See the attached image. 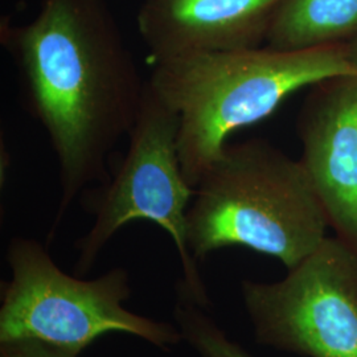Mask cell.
<instances>
[{
    "label": "cell",
    "mask_w": 357,
    "mask_h": 357,
    "mask_svg": "<svg viewBox=\"0 0 357 357\" xmlns=\"http://www.w3.org/2000/svg\"><path fill=\"white\" fill-rule=\"evenodd\" d=\"M174 319L181 332L183 342L199 357H253L243 345L233 342L209 317L206 308L199 306L176 290Z\"/></svg>",
    "instance_id": "30bf717a"
},
{
    "label": "cell",
    "mask_w": 357,
    "mask_h": 357,
    "mask_svg": "<svg viewBox=\"0 0 357 357\" xmlns=\"http://www.w3.org/2000/svg\"><path fill=\"white\" fill-rule=\"evenodd\" d=\"M284 0H143L137 24L153 65L264 47Z\"/></svg>",
    "instance_id": "ba28073f"
},
{
    "label": "cell",
    "mask_w": 357,
    "mask_h": 357,
    "mask_svg": "<svg viewBox=\"0 0 357 357\" xmlns=\"http://www.w3.org/2000/svg\"><path fill=\"white\" fill-rule=\"evenodd\" d=\"M26 112L59 165L61 199L48 241L77 196L109 178L115 146L134 128L147 88L106 0H40L26 24L3 19Z\"/></svg>",
    "instance_id": "6da1fadb"
},
{
    "label": "cell",
    "mask_w": 357,
    "mask_h": 357,
    "mask_svg": "<svg viewBox=\"0 0 357 357\" xmlns=\"http://www.w3.org/2000/svg\"><path fill=\"white\" fill-rule=\"evenodd\" d=\"M310 88L298 118L299 160L330 228L357 253V75Z\"/></svg>",
    "instance_id": "52a82bcc"
},
{
    "label": "cell",
    "mask_w": 357,
    "mask_h": 357,
    "mask_svg": "<svg viewBox=\"0 0 357 357\" xmlns=\"http://www.w3.org/2000/svg\"><path fill=\"white\" fill-rule=\"evenodd\" d=\"M255 342L305 357H357V253L327 237L278 282L243 281Z\"/></svg>",
    "instance_id": "8992f818"
},
{
    "label": "cell",
    "mask_w": 357,
    "mask_h": 357,
    "mask_svg": "<svg viewBox=\"0 0 357 357\" xmlns=\"http://www.w3.org/2000/svg\"><path fill=\"white\" fill-rule=\"evenodd\" d=\"M357 38V0H284L266 44L282 51H303Z\"/></svg>",
    "instance_id": "9c48e42d"
},
{
    "label": "cell",
    "mask_w": 357,
    "mask_h": 357,
    "mask_svg": "<svg viewBox=\"0 0 357 357\" xmlns=\"http://www.w3.org/2000/svg\"><path fill=\"white\" fill-rule=\"evenodd\" d=\"M342 75H357V38L303 51L264 45L193 54L153 65L147 81L178 114L181 167L195 188L231 134L264 121L298 90Z\"/></svg>",
    "instance_id": "7a4b0ae2"
},
{
    "label": "cell",
    "mask_w": 357,
    "mask_h": 357,
    "mask_svg": "<svg viewBox=\"0 0 357 357\" xmlns=\"http://www.w3.org/2000/svg\"><path fill=\"white\" fill-rule=\"evenodd\" d=\"M128 150L114 174L86 191L82 204L94 217L76 243L77 275L94 268L116 231L134 221H150L168 233L183 268L176 290L199 306L211 299L187 243V213L195 188L184 176L178 153V116L149 81L141 113L128 135Z\"/></svg>",
    "instance_id": "5b68a950"
},
{
    "label": "cell",
    "mask_w": 357,
    "mask_h": 357,
    "mask_svg": "<svg viewBox=\"0 0 357 357\" xmlns=\"http://www.w3.org/2000/svg\"><path fill=\"white\" fill-rule=\"evenodd\" d=\"M328 228L301 160L264 139L227 144L195 185L187 213L197 264L222 248L243 246L291 268L327 238Z\"/></svg>",
    "instance_id": "3957f363"
},
{
    "label": "cell",
    "mask_w": 357,
    "mask_h": 357,
    "mask_svg": "<svg viewBox=\"0 0 357 357\" xmlns=\"http://www.w3.org/2000/svg\"><path fill=\"white\" fill-rule=\"evenodd\" d=\"M0 357H79V354L33 339L0 343Z\"/></svg>",
    "instance_id": "8fae6325"
},
{
    "label": "cell",
    "mask_w": 357,
    "mask_h": 357,
    "mask_svg": "<svg viewBox=\"0 0 357 357\" xmlns=\"http://www.w3.org/2000/svg\"><path fill=\"white\" fill-rule=\"evenodd\" d=\"M11 278L1 283L0 343L33 339L79 354L110 332L137 336L163 351L183 342L175 323L131 312L128 270L82 280L59 268L41 243L13 237L6 250Z\"/></svg>",
    "instance_id": "277c9868"
}]
</instances>
